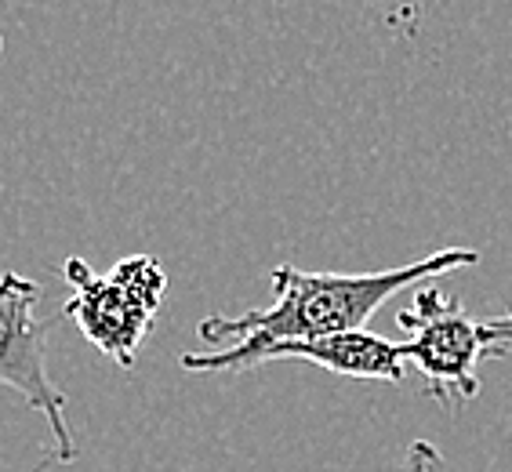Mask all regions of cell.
<instances>
[{"instance_id":"cell-1","label":"cell","mask_w":512,"mask_h":472,"mask_svg":"<svg viewBox=\"0 0 512 472\" xmlns=\"http://www.w3.org/2000/svg\"><path fill=\"white\" fill-rule=\"evenodd\" d=\"M480 262L476 247H447L407 266L382 273H313L291 262L273 269V302L240 316H204L197 335L211 345H229L218 353H182V371L197 374H237L266 364V353L284 342L360 331L389 298L407 287H418L433 276L473 269Z\"/></svg>"},{"instance_id":"cell-2","label":"cell","mask_w":512,"mask_h":472,"mask_svg":"<svg viewBox=\"0 0 512 472\" xmlns=\"http://www.w3.org/2000/svg\"><path fill=\"white\" fill-rule=\"evenodd\" d=\"M62 276L69 284L62 316H69L102 356L131 371L138 345L149 335L168 291L160 262L149 255H131L99 276L84 258L69 255L62 262Z\"/></svg>"},{"instance_id":"cell-3","label":"cell","mask_w":512,"mask_h":472,"mask_svg":"<svg viewBox=\"0 0 512 472\" xmlns=\"http://www.w3.org/2000/svg\"><path fill=\"white\" fill-rule=\"evenodd\" d=\"M404 327L407 364L425 378V393L447 414H458L469 400L480 396V360H491L487 324L473 320L465 305L444 287L414 291V302L396 313Z\"/></svg>"},{"instance_id":"cell-4","label":"cell","mask_w":512,"mask_h":472,"mask_svg":"<svg viewBox=\"0 0 512 472\" xmlns=\"http://www.w3.org/2000/svg\"><path fill=\"white\" fill-rule=\"evenodd\" d=\"M40 284L22 273L0 276V385H8L40 414L62 465L77 462V436L69 425L66 396L48 371V324L37 316Z\"/></svg>"},{"instance_id":"cell-5","label":"cell","mask_w":512,"mask_h":472,"mask_svg":"<svg viewBox=\"0 0 512 472\" xmlns=\"http://www.w3.org/2000/svg\"><path fill=\"white\" fill-rule=\"evenodd\" d=\"M273 360H302L316 364L338 378H356V382H385L400 385L407 378L404 345L389 342L371 331H338V335L309 338V342H284L266 353V364Z\"/></svg>"},{"instance_id":"cell-6","label":"cell","mask_w":512,"mask_h":472,"mask_svg":"<svg viewBox=\"0 0 512 472\" xmlns=\"http://www.w3.org/2000/svg\"><path fill=\"white\" fill-rule=\"evenodd\" d=\"M396 472H447V462L433 443L414 440L404 451V458H400V465H396Z\"/></svg>"},{"instance_id":"cell-7","label":"cell","mask_w":512,"mask_h":472,"mask_svg":"<svg viewBox=\"0 0 512 472\" xmlns=\"http://www.w3.org/2000/svg\"><path fill=\"white\" fill-rule=\"evenodd\" d=\"M487 342H491V360H502L512 353V309L487 320Z\"/></svg>"},{"instance_id":"cell-8","label":"cell","mask_w":512,"mask_h":472,"mask_svg":"<svg viewBox=\"0 0 512 472\" xmlns=\"http://www.w3.org/2000/svg\"><path fill=\"white\" fill-rule=\"evenodd\" d=\"M0 51H4V37H0Z\"/></svg>"}]
</instances>
